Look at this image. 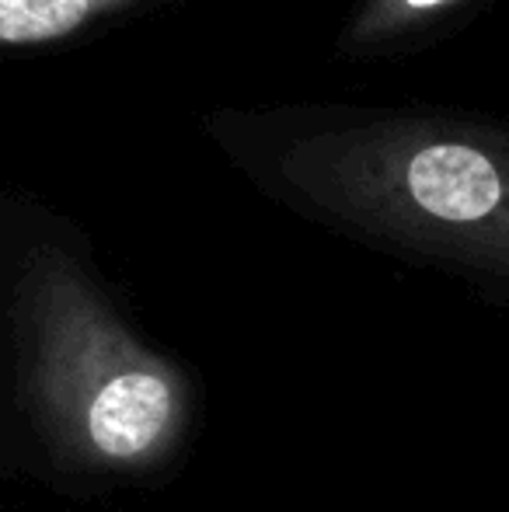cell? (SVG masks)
<instances>
[{
  "instance_id": "6da1fadb",
  "label": "cell",
  "mask_w": 509,
  "mask_h": 512,
  "mask_svg": "<svg viewBox=\"0 0 509 512\" xmlns=\"http://www.w3.org/2000/svg\"><path fill=\"white\" fill-rule=\"evenodd\" d=\"M0 474L70 502L154 492L206 429L192 363L119 304L81 237L21 213L0 262Z\"/></svg>"
},
{
  "instance_id": "7a4b0ae2",
  "label": "cell",
  "mask_w": 509,
  "mask_h": 512,
  "mask_svg": "<svg viewBox=\"0 0 509 512\" xmlns=\"http://www.w3.org/2000/svg\"><path fill=\"white\" fill-rule=\"evenodd\" d=\"M234 154L279 206L509 310V126L346 112Z\"/></svg>"
},
{
  "instance_id": "3957f363",
  "label": "cell",
  "mask_w": 509,
  "mask_h": 512,
  "mask_svg": "<svg viewBox=\"0 0 509 512\" xmlns=\"http://www.w3.org/2000/svg\"><path fill=\"white\" fill-rule=\"evenodd\" d=\"M136 4L143 0H0V42L7 49L46 46Z\"/></svg>"
},
{
  "instance_id": "277c9868",
  "label": "cell",
  "mask_w": 509,
  "mask_h": 512,
  "mask_svg": "<svg viewBox=\"0 0 509 512\" xmlns=\"http://www.w3.org/2000/svg\"><path fill=\"white\" fill-rule=\"evenodd\" d=\"M461 4L468 0H363L342 32V49L356 56L377 53L426 32Z\"/></svg>"
}]
</instances>
